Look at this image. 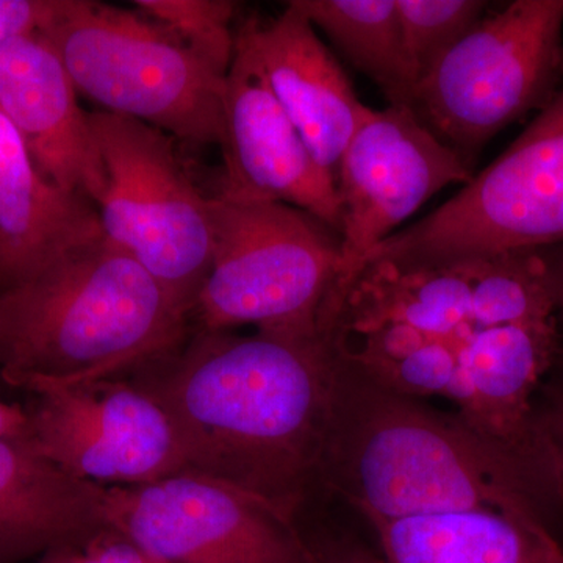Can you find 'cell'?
Returning <instances> with one entry per match:
<instances>
[{
	"label": "cell",
	"mask_w": 563,
	"mask_h": 563,
	"mask_svg": "<svg viewBox=\"0 0 563 563\" xmlns=\"http://www.w3.org/2000/svg\"><path fill=\"white\" fill-rule=\"evenodd\" d=\"M133 373L172 418L188 473L233 485L295 520L331 420L335 346L328 333L279 336L192 329Z\"/></svg>",
	"instance_id": "1"
},
{
	"label": "cell",
	"mask_w": 563,
	"mask_h": 563,
	"mask_svg": "<svg viewBox=\"0 0 563 563\" xmlns=\"http://www.w3.org/2000/svg\"><path fill=\"white\" fill-rule=\"evenodd\" d=\"M321 481L366 518L384 520L488 509L550 528L563 510L553 493L459 415L366 379L336 350Z\"/></svg>",
	"instance_id": "2"
},
{
	"label": "cell",
	"mask_w": 563,
	"mask_h": 563,
	"mask_svg": "<svg viewBox=\"0 0 563 563\" xmlns=\"http://www.w3.org/2000/svg\"><path fill=\"white\" fill-rule=\"evenodd\" d=\"M190 331L187 307L102 235L0 292V379L24 390L111 379Z\"/></svg>",
	"instance_id": "3"
},
{
	"label": "cell",
	"mask_w": 563,
	"mask_h": 563,
	"mask_svg": "<svg viewBox=\"0 0 563 563\" xmlns=\"http://www.w3.org/2000/svg\"><path fill=\"white\" fill-rule=\"evenodd\" d=\"M79 95L174 140L221 146L225 79L139 10L54 0L41 29Z\"/></svg>",
	"instance_id": "4"
},
{
	"label": "cell",
	"mask_w": 563,
	"mask_h": 563,
	"mask_svg": "<svg viewBox=\"0 0 563 563\" xmlns=\"http://www.w3.org/2000/svg\"><path fill=\"white\" fill-rule=\"evenodd\" d=\"M213 251L190 313L192 329L314 336L335 287L340 235L279 202L211 196Z\"/></svg>",
	"instance_id": "5"
},
{
	"label": "cell",
	"mask_w": 563,
	"mask_h": 563,
	"mask_svg": "<svg viewBox=\"0 0 563 563\" xmlns=\"http://www.w3.org/2000/svg\"><path fill=\"white\" fill-rule=\"evenodd\" d=\"M562 81L563 0H515L429 69L410 110L473 169L488 141L542 111Z\"/></svg>",
	"instance_id": "6"
},
{
	"label": "cell",
	"mask_w": 563,
	"mask_h": 563,
	"mask_svg": "<svg viewBox=\"0 0 563 563\" xmlns=\"http://www.w3.org/2000/svg\"><path fill=\"white\" fill-rule=\"evenodd\" d=\"M555 244H563V88L488 168L388 236L366 266H443Z\"/></svg>",
	"instance_id": "7"
},
{
	"label": "cell",
	"mask_w": 563,
	"mask_h": 563,
	"mask_svg": "<svg viewBox=\"0 0 563 563\" xmlns=\"http://www.w3.org/2000/svg\"><path fill=\"white\" fill-rule=\"evenodd\" d=\"M90 122L106 173L96 202L103 236L191 313L213 251L211 198L185 172L168 133L101 110Z\"/></svg>",
	"instance_id": "8"
},
{
	"label": "cell",
	"mask_w": 563,
	"mask_h": 563,
	"mask_svg": "<svg viewBox=\"0 0 563 563\" xmlns=\"http://www.w3.org/2000/svg\"><path fill=\"white\" fill-rule=\"evenodd\" d=\"M106 520L109 531L166 563H314L292 518L202 474L109 487Z\"/></svg>",
	"instance_id": "9"
},
{
	"label": "cell",
	"mask_w": 563,
	"mask_h": 563,
	"mask_svg": "<svg viewBox=\"0 0 563 563\" xmlns=\"http://www.w3.org/2000/svg\"><path fill=\"white\" fill-rule=\"evenodd\" d=\"M474 169L421 124L407 107L368 109L336 172L340 263L322 320L335 324L344 299L369 255L395 229L451 184H468Z\"/></svg>",
	"instance_id": "10"
},
{
	"label": "cell",
	"mask_w": 563,
	"mask_h": 563,
	"mask_svg": "<svg viewBox=\"0 0 563 563\" xmlns=\"http://www.w3.org/2000/svg\"><path fill=\"white\" fill-rule=\"evenodd\" d=\"M24 435L63 472L101 487H133L188 473L172 418L128 380L38 384Z\"/></svg>",
	"instance_id": "11"
},
{
	"label": "cell",
	"mask_w": 563,
	"mask_h": 563,
	"mask_svg": "<svg viewBox=\"0 0 563 563\" xmlns=\"http://www.w3.org/2000/svg\"><path fill=\"white\" fill-rule=\"evenodd\" d=\"M222 198L279 202L312 214L340 235L335 181L314 161L277 101L244 22L224 90Z\"/></svg>",
	"instance_id": "12"
},
{
	"label": "cell",
	"mask_w": 563,
	"mask_h": 563,
	"mask_svg": "<svg viewBox=\"0 0 563 563\" xmlns=\"http://www.w3.org/2000/svg\"><path fill=\"white\" fill-rule=\"evenodd\" d=\"M0 111L47 179L92 203L106 173L90 113L49 41L41 33L0 49Z\"/></svg>",
	"instance_id": "13"
},
{
	"label": "cell",
	"mask_w": 563,
	"mask_h": 563,
	"mask_svg": "<svg viewBox=\"0 0 563 563\" xmlns=\"http://www.w3.org/2000/svg\"><path fill=\"white\" fill-rule=\"evenodd\" d=\"M243 22L282 109L335 181L343 152L369 107L358 101L346 73L292 2L272 21Z\"/></svg>",
	"instance_id": "14"
},
{
	"label": "cell",
	"mask_w": 563,
	"mask_h": 563,
	"mask_svg": "<svg viewBox=\"0 0 563 563\" xmlns=\"http://www.w3.org/2000/svg\"><path fill=\"white\" fill-rule=\"evenodd\" d=\"M102 235L95 203L47 179L0 111V292Z\"/></svg>",
	"instance_id": "15"
},
{
	"label": "cell",
	"mask_w": 563,
	"mask_h": 563,
	"mask_svg": "<svg viewBox=\"0 0 563 563\" xmlns=\"http://www.w3.org/2000/svg\"><path fill=\"white\" fill-rule=\"evenodd\" d=\"M107 488L63 472L24 437L0 440V563L77 550L109 531Z\"/></svg>",
	"instance_id": "16"
},
{
	"label": "cell",
	"mask_w": 563,
	"mask_h": 563,
	"mask_svg": "<svg viewBox=\"0 0 563 563\" xmlns=\"http://www.w3.org/2000/svg\"><path fill=\"white\" fill-rule=\"evenodd\" d=\"M368 520L390 563H563L550 528L499 510Z\"/></svg>",
	"instance_id": "17"
},
{
	"label": "cell",
	"mask_w": 563,
	"mask_h": 563,
	"mask_svg": "<svg viewBox=\"0 0 563 563\" xmlns=\"http://www.w3.org/2000/svg\"><path fill=\"white\" fill-rule=\"evenodd\" d=\"M472 321V287L461 263L401 268L373 262L347 292L332 333L344 339L404 324L453 342Z\"/></svg>",
	"instance_id": "18"
},
{
	"label": "cell",
	"mask_w": 563,
	"mask_h": 563,
	"mask_svg": "<svg viewBox=\"0 0 563 563\" xmlns=\"http://www.w3.org/2000/svg\"><path fill=\"white\" fill-rule=\"evenodd\" d=\"M314 29L342 51L387 98L388 106L413 102L417 79L406 46L396 0H291Z\"/></svg>",
	"instance_id": "19"
},
{
	"label": "cell",
	"mask_w": 563,
	"mask_h": 563,
	"mask_svg": "<svg viewBox=\"0 0 563 563\" xmlns=\"http://www.w3.org/2000/svg\"><path fill=\"white\" fill-rule=\"evenodd\" d=\"M461 263L472 287V320L479 328L558 318L536 250L509 251Z\"/></svg>",
	"instance_id": "20"
},
{
	"label": "cell",
	"mask_w": 563,
	"mask_h": 563,
	"mask_svg": "<svg viewBox=\"0 0 563 563\" xmlns=\"http://www.w3.org/2000/svg\"><path fill=\"white\" fill-rule=\"evenodd\" d=\"M135 9L173 33L218 76H228L235 54L236 31L231 0H136Z\"/></svg>",
	"instance_id": "21"
},
{
	"label": "cell",
	"mask_w": 563,
	"mask_h": 563,
	"mask_svg": "<svg viewBox=\"0 0 563 563\" xmlns=\"http://www.w3.org/2000/svg\"><path fill=\"white\" fill-rule=\"evenodd\" d=\"M404 46L418 81L483 20L481 0H396Z\"/></svg>",
	"instance_id": "22"
},
{
	"label": "cell",
	"mask_w": 563,
	"mask_h": 563,
	"mask_svg": "<svg viewBox=\"0 0 563 563\" xmlns=\"http://www.w3.org/2000/svg\"><path fill=\"white\" fill-rule=\"evenodd\" d=\"M63 563H166L131 540L113 531H103L77 550H66Z\"/></svg>",
	"instance_id": "23"
},
{
	"label": "cell",
	"mask_w": 563,
	"mask_h": 563,
	"mask_svg": "<svg viewBox=\"0 0 563 563\" xmlns=\"http://www.w3.org/2000/svg\"><path fill=\"white\" fill-rule=\"evenodd\" d=\"M54 0H0V49L40 33L49 20Z\"/></svg>",
	"instance_id": "24"
},
{
	"label": "cell",
	"mask_w": 563,
	"mask_h": 563,
	"mask_svg": "<svg viewBox=\"0 0 563 563\" xmlns=\"http://www.w3.org/2000/svg\"><path fill=\"white\" fill-rule=\"evenodd\" d=\"M553 376L543 380L537 393V410L561 463L563 477V363L558 362Z\"/></svg>",
	"instance_id": "25"
},
{
	"label": "cell",
	"mask_w": 563,
	"mask_h": 563,
	"mask_svg": "<svg viewBox=\"0 0 563 563\" xmlns=\"http://www.w3.org/2000/svg\"><path fill=\"white\" fill-rule=\"evenodd\" d=\"M542 261L544 280L558 312H563V244L536 250Z\"/></svg>",
	"instance_id": "26"
},
{
	"label": "cell",
	"mask_w": 563,
	"mask_h": 563,
	"mask_svg": "<svg viewBox=\"0 0 563 563\" xmlns=\"http://www.w3.org/2000/svg\"><path fill=\"white\" fill-rule=\"evenodd\" d=\"M27 429V410L16 404L0 401V440L21 439Z\"/></svg>",
	"instance_id": "27"
},
{
	"label": "cell",
	"mask_w": 563,
	"mask_h": 563,
	"mask_svg": "<svg viewBox=\"0 0 563 563\" xmlns=\"http://www.w3.org/2000/svg\"><path fill=\"white\" fill-rule=\"evenodd\" d=\"M314 563H390L387 559H379L368 551L363 550H350L343 551V553L332 554L329 558H321V555L314 554Z\"/></svg>",
	"instance_id": "28"
},
{
	"label": "cell",
	"mask_w": 563,
	"mask_h": 563,
	"mask_svg": "<svg viewBox=\"0 0 563 563\" xmlns=\"http://www.w3.org/2000/svg\"><path fill=\"white\" fill-rule=\"evenodd\" d=\"M63 553H65V551H58V553L52 554L49 561L44 563H63Z\"/></svg>",
	"instance_id": "29"
},
{
	"label": "cell",
	"mask_w": 563,
	"mask_h": 563,
	"mask_svg": "<svg viewBox=\"0 0 563 563\" xmlns=\"http://www.w3.org/2000/svg\"><path fill=\"white\" fill-rule=\"evenodd\" d=\"M559 362L563 363V332H562V352H561V358H559Z\"/></svg>",
	"instance_id": "30"
}]
</instances>
